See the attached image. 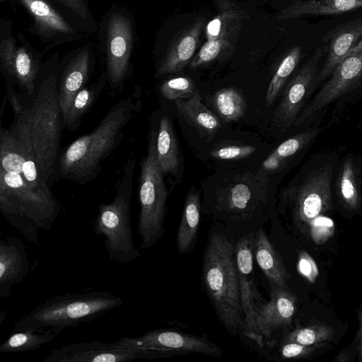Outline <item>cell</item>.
<instances>
[{
    "mask_svg": "<svg viewBox=\"0 0 362 362\" xmlns=\"http://www.w3.org/2000/svg\"><path fill=\"white\" fill-rule=\"evenodd\" d=\"M7 129L0 131V211L29 242L39 244L38 232L52 230L61 205Z\"/></svg>",
    "mask_w": 362,
    "mask_h": 362,
    "instance_id": "cell-1",
    "label": "cell"
},
{
    "mask_svg": "<svg viewBox=\"0 0 362 362\" xmlns=\"http://www.w3.org/2000/svg\"><path fill=\"white\" fill-rule=\"evenodd\" d=\"M59 55L42 64L34 94L23 98L21 110L7 129L26 156L37 165L51 186L56 173L63 117L58 89Z\"/></svg>",
    "mask_w": 362,
    "mask_h": 362,
    "instance_id": "cell-2",
    "label": "cell"
},
{
    "mask_svg": "<svg viewBox=\"0 0 362 362\" xmlns=\"http://www.w3.org/2000/svg\"><path fill=\"white\" fill-rule=\"evenodd\" d=\"M141 107L140 90L135 87L131 95L108 111L93 132L78 137L60 154L56 170L59 176L81 185L94 180Z\"/></svg>",
    "mask_w": 362,
    "mask_h": 362,
    "instance_id": "cell-3",
    "label": "cell"
},
{
    "mask_svg": "<svg viewBox=\"0 0 362 362\" xmlns=\"http://www.w3.org/2000/svg\"><path fill=\"white\" fill-rule=\"evenodd\" d=\"M202 281L216 315L227 331L235 335L243 329L234 245L223 233H211L203 257Z\"/></svg>",
    "mask_w": 362,
    "mask_h": 362,
    "instance_id": "cell-4",
    "label": "cell"
},
{
    "mask_svg": "<svg viewBox=\"0 0 362 362\" xmlns=\"http://www.w3.org/2000/svg\"><path fill=\"white\" fill-rule=\"evenodd\" d=\"M123 305L122 298L107 291L66 293L52 297L16 322L12 332L43 331L49 328L62 333L103 316Z\"/></svg>",
    "mask_w": 362,
    "mask_h": 362,
    "instance_id": "cell-5",
    "label": "cell"
},
{
    "mask_svg": "<svg viewBox=\"0 0 362 362\" xmlns=\"http://www.w3.org/2000/svg\"><path fill=\"white\" fill-rule=\"evenodd\" d=\"M136 158L132 152L122 167L116 194L109 204H101L94 223V233L105 236L109 259L119 263L133 262L141 256L133 241L131 200Z\"/></svg>",
    "mask_w": 362,
    "mask_h": 362,
    "instance_id": "cell-6",
    "label": "cell"
},
{
    "mask_svg": "<svg viewBox=\"0 0 362 362\" xmlns=\"http://www.w3.org/2000/svg\"><path fill=\"white\" fill-rule=\"evenodd\" d=\"M264 177L259 171L257 177H241L221 187L214 194L209 212L226 226L240 228L243 235L255 232L269 215L270 199Z\"/></svg>",
    "mask_w": 362,
    "mask_h": 362,
    "instance_id": "cell-7",
    "label": "cell"
},
{
    "mask_svg": "<svg viewBox=\"0 0 362 362\" xmlns=\"http://www.w3.org/2000/svg\"><path fill=\"white\" fill-rule=\"evenodd\" d=\"M148 139L147 154L141 162L139 186L140 214L137 228L142 250L156 245L164 234L168 198L164 174L157 160L154 138L151 133Z\"/></svg>",
    "mask_w": 362,
    "mask_h": 362,
    "instance_id": "cell-8",
    "label": "cell"
},
{
    "mask_svg": "<svg viewBox=\"0 0 362 362\" xmlns=\"http://www.w3.org/2000/svg\"><path fill=\"white\" fill-rule=\"evenodd\" d=\"M45 52L36 50L24 36L16 37L12 22L1 19L0 25V68L6 87L18 86L24 98L35 90Z\"/></svg>",
    "mask_w": 362,
    "mask_h": 362,
    "instance_id": "cell-9",
    "label": "cell"
},
{
    "mask_svg": "<svg viewBox=\"0 0 362 362\" xmlns=\"http://www.w3.org/2000/svg\"><path fill=\"white\" fill-rule=\"evenodd\" d=\"M105 74L112 89L122 86L132 71L133 21L129 13L116 7L108 11L103 25Z\"/></svg>",
    "mask_w": 362,
    "mask_h": 362,
    "instance_id": "cell-10",
    "label": "cell"
},
{
    "mask_svg": "<svg viewBox=\"0 0 362 362\" xmlns=\"http://www.w3.org/2000/svg\"><path fill=\"white\" fill-rule=\"evenodd\" d=\"M117 341L143 351L147 359L189 354L218 357L223 353L218 346L205 337L165 329H153L138 337L120 338Z\"/></svg>",
    "mask_w": 362,
    "mask_h": 362,
    "instance_id": "cell-11",
    "label": "cell"
},
{
    "mask_svg": "<svg viewBox=\"0 0 362 362\" xmlns=\"http://www.w3.org/2000/svg\"><path fill=\"white\" fill-rule=\"evenodd\" d=\"M332 168L326 165L312 172L296 188L286 190L281 200L291 204L293 218L298 226L310 223L331 204Z\"/></svg>",
    "mask_w": 362,
    "mask_h": 362,
    "instance_id": "cell-12",
    "label": "cell"
},
{
    "mask_svg": "<svg viewBox=\"0 0 362 362\" xmlns=\"http://www.w3.org/2000/svg\"><path fill=\"white\" fill-rule=\"evenodd\" d=\"M255 232L240 236L234 245L238 273L240 300L243 313L244 334L262 347L264 339L255 320L256 310L262 303L255 283L254 272L253 239Z\"/></svg>",
    "mask_w": 362,
    "mask_h": 362,
    "instance_id": "cell-13",
    "label": "cell"
},
{
    "mask_svg": "<svg viewBox=\"0 0 362 362\" xmlns=\"http://www.w3.org/2000/svg\"><path fill=\"white\" fill-rule=\"evenodd\" d=\"M30 16L29 31L35 35L44 46L46 53L52 47L78 40L86 37L61 13L46 0H16Z\"/></svg>",
    "mask_w": 362,
    "mask_h": 362,
    "instance_id": "cell-14",
    "label": "cell"
},
{
    "mask_svg": "<svg viewBox=\"0 0 362 362\" xmlns=\"http://www.w3.org/2000/svg\"><path fill=\"white\" fill-rule=\"evenodd\" d=\"M218 13L205 27L206 41L201 47L204 55L216 62L228 54L247 17L241 7L230 0H216Z\"/></svg>",
    "mask_w": 362,
    "mask_h": 362,
    "instance_id": "cell-15",
    "label": "cell"
},
{
    "mask_svg": "<svg viewBox=\"0 0 362 362\" xmlns=\"http://www.w3.org/2000/svg\"><path fill=\"white\" fill-rule=\"evenodd\" d=\"M329 79L299 114L298 125L325 108L362 79V39L338 64Z\"/></svg>",
    "mask_w": 362,
    "mask_h": 362,
    "instance_id": "cell-16",
    "label": "cell"
},
{
    "mask_svg": "<svg viewBox=\"0 0 362 362\" xmlns=\"http://www.w3.org/2000/svg\"><path fill=\"white\" fill-rule=\"evenodd\" d=\"M325 47L317 48L306 64L286 86L281 102L274 113L276 125L284 131L294 124L305 100L318 75V64Z\"/></svg>",
    "mask_w": 362,
    "mask_h": 362,
    "instance_id": "cell-17",
    "label": "cell"
},
{
    "mask_svg": "<svg viewBox=\"0 0 362 362\" xmlns=\"http://www.w3.org/2000/svg\"><path fill=\"white\" fill-rule=\"evenodd\" d=\"M147 359L141 351L123 346L117 341L100 340L79 342L52 351L42 359L45 362H127Z\"/></svg>",
    "mask_w": 362,
    "mask_h": 362,
    "instance_id": "cell-18",
    "label": "cell"
},
{
    "mask_svg": "<svg viewBox=\"0 0 362 362\" xmlns=\"http://www.w3.org/2000/svg\"><path fill=\"white\" fill-rule=\"evenodd\" d=\"M93 63L90 43L74 50L59 62L58 89L63 122L75 95L86 86Z\"/></svg>",
    "mask_w": 362,
    "mask_h": 362,
    "instance_id": "cell-19",
    "label": "cell"
},
{
    "mask_svg": "<svg viewBox=\"0 0 362 362\" xmlns=\"http://www.w3.org/2000/svg\"><path fill=\"white\" fill-rule=\"evenodd\" d=\"M26 247L18 237L6 235L0 240V297L7 298L15 285L30 272Z\"/></svg>",
    "mask_w": 362,
    "mask_h": 362,
    "instance_id": "cell-20",
    "label": "cell"
},
{
    "mask_svg": "<svg viewBox=\"0 0 362 362\" xmlns=\"http://www.w3.org/2000/svg\"><path fill=\"white\" fill-rule=\"evenodd\" d=\"M296 311V298L282 288H272L271 300L256 310V325L263 339L289 325Z\"/></svg>",
    "mask_w": 362,
    "mask_h": 362,
    "instance_id": "cell-21",
    "label": "cell"
},
{
    "mask_svg": "<svg viewBox=\"0 0 362 362\" xmlns=\"http://www.w3.org/2000/svg\"><path fill=\"white\" fill-rule=\"evenodd\" d=\"M362 39V17L338 25L322 38L329 42L327 59L318 73L316 84L329 76L338 64Z\"/></svg>",
    "mask_w": 362,
    "mask_h": 362,
    "instance_id": "cell-22",
    "label": "cell"
},
{
    "mask_svg": "<svg viewBox=\"0 0 362 362\" xmlns=\"http://www.w3.org/2000/svg\"><path fill=\"white\" fill-rule=\"evenodd\" d=\"M205 26V20L198 18L175 39L158 64L156 74L163 76L182 71L194 57Z\"/></svg>",
    "mask_w": 362,
    "mask_h": 362,
    "instance_id": "cell-23",
    "label": "cell"
},
{
    "mask_svg": "<svg viewBox=\"0 0 362 362\" xmlns=\"http://www.w3.org/2000/svg\"><path fill=\"white\" fill-rule=\"evenodd\" d=\"M253 254L272 288H285L288 278L287 271L262 228L255 232Z\"/></svg>",
    "mask_w": 362,
    "mask_h": 362,
    "instance_id": "cell-24",
    "label": "cell"
},
{
    "mask_svg": "<svg viewBox=\"0 0 362 362\" xmlns=\"http://www.w3.org/2000/svg\"><path fill=\"white\" fill-rule=\"evenodd\" d=\"M150 133L154 138L157 160L163 174L175 175L180 168L179 150L173 125L169 117L161 115L157 129L152 128Z\"/></svg>",
    "mask_w": 362,
    "mask_h": 362,
    "instance_id": "cell-25",
    "label": "cell"
},
{
    "mask_svg": "<svg viewBox=\"0 0 362 362\" xmlns=\"http://www.w3.org/2000/svg\"><path fill=\"white\" fill-rule=\"evenodd\" d=\"M362 8V0H296L281 10L278 20H288L303 16L336 15Z\"/></svg>",
    "mask_w": 362,
    "mask_h": 362,
    "instance_id": "cell-26",
    "label": "cell"
},
{
    "mask_svg": "<svg viewBox=\"0 0 362 362\" xmlns=\"http://www.w3.org/2000/svg\"><path fill=\"white\" fill-rule=\"evenodd\" d=\"M201 209L199 194L191 190L185 199L176 235L177 247L181 255L189 253L194 249L200 223Z\"/></svg>",
    "mask_w": 362,
    "mask_h": 362,
    "instance_id": "cell-27",
    "label": "cell"
},
{
    "mask_svg": "<svg viewBox=\"0 0 362 362\" xmlns=\"http://www.w3.org/2000/svg\"><path fill=\"white\" fill-rule=\"evenodd\" d=\"M198 90L189 99L174 101L179 114L192 126L208 134H214L221 127L218 117L201 102Z\"/></svg>",
    "mask_w": 362,
    "mask_h": 362,
    "instance_id": "cell-28",
    "label": "cell"
},
{
    "mask_svg": "<svg viewBox=\"0 0 362 362\" xmlns=\"http://www.w3.org/2000/svg\"><path fill=\"white\" fill-rule=\"evenodd\" d=\"M107 82L105 72L95 82L86 85L73 99L63 122L64 127L74 132L78 129L81 119L102 93Z\"/></svg>",
    "mask_w": 362,
    "mask_h": 362,
    "instance_id": "cell-29",
    "label": "cell"
},
{
    "mask_svg": "<svg viewBox=\"0 0 362 362\" xmlns=\"http://www.w3.org/2000/svg\"><path fill=\"white\" fill-rule=\"evenodd\" d=\"M60 334L52 328L43 331L26 329L12 332L0 344V353H18L37 349L54 341Z\"/></svg>",
    "mask_w": 362,
    "mask_h": 362,
    "instance_id": "cell-30",
    "label": "cell"
},
{
    "mask_svg": "<svg viewBox=\"0 0 362 362\" xmlns=\"http://www.w3.org/2000/svg\"><path fill=\"white\" fill-rule=\"evenodd\" d=\"M211 105L218 117L226 122L238 121L247 110L243 95L232 87L216 92L211 98Z\"/></svg>",
    "mask_w": 362,
    "mask_h": 362,
    "instance_id": "cell-31",
    "label": "cell"
},
{
    "mask_svg": "<svg viewBox=\"0 0 362 362\" xmlns=\"http://www.w3.org/2000/svg\"><path fill=\"white\" fill-rule=\"evenodd\" d=\"M317 132V129L308 130L282 142L264 160L259 171L265 174L280 169L288 158L294 155L305 146Z\"/></svg>",
    "mask_w": 362,
    "mask_h": 362,
    "instance_id": "cell-32",
    "label": "cell"
},
{
    "mask_svg": "<svg viewBox=\"0 0 362 362\" xmlns=\"http://www.w3.org/2000/svg\"><path fill=\"white\" fill-rule=\"evenodd\" d=\"M302 50L300 47H293L280 62L272 76L266 93V103L271 105L283 88L287 79L298 65Z\"/></svg>",
    "mask_w": 362,
    "mask_h": 362,
    "instance_id": "cell-33",
    "label": "cell"
},
{
    "mask_svg": "<svg viewBox=\"0 0 362 362\" xmlns=\"http://www.w3.org/2000/svg\"><path fill=\"white\" fill-rule=\"evenodd\" d=\"M160 95L168 100L189 99L197 91L192 80L185 76L169 78L160 86Z\"/></svg>",
    "mask_w": 362,
    "mask_h": 362,
    "instance_id": "cell-34",
    "label": "cell"
},
{
    "mask_svg": "<svg viewBox=\"0 0 362 362\" xmlns=\"http://www.w3.org/2000/svg\"><path fill=\"white\" fill-rule=\"evenodd\" d=\"M332 327L325 325H313L296 329L284 339V342L293 341L300 344L313 346L332 338Z\"/></svg>",
    "mask_w": 362,
    "mask_h": 362,
    "instance_id": "cell-35",
    "label": "cell"
},
{
    "mask_svg": "<svg viewBox=\"0 0 362 362\" xmlns=\"http://www.w3.org/2000/svg\"><path fill=\"white\" fill-rule=\"evenodd\" d=\"M340 192L344 201L350 207L357 206L358 194L355 183L352 161L346 160L343 165L339 181Z\"/></svg>",
    "mask_w": 362,
    "mask_h": 362,
    "instance_id": "cell-36",
    "label": "cell"
},
{
    "mask_svg": "<svg viewBox=\"0 0 362 362\" xmlns=\"http://www.w3.org/2000/svg\"><path fill=\"white\" fill-rule=\"evenodd\" d=\"M257 151V148L248 145H228L214 148L211 156L220 160H237L248 157Z\"/></svg>",
    "mask_w": 362,
    "mask_h": 362,
    "instance_id": "cell-37",
    "label": "cell"
},
{
    "mask_svg": "<svg viewBox=\"0 0 362 362\" xmlns=\"http://www.w3.org/2000/svg\"><path fill=\"white\" fill-rule=\"evenodd\" d=\"M311 236L315 242H321L327 239L334 229L333 221L326 216H318L310 223Z\"/></svg>",
    "mask_w": 362,
    "mask_h": 362,
    "instance_id": "cell-38",
    "label": "cell"
},
{
    "mask_svg": "<svg viewBox=\"0 0 362 362\" xmlns=\"http://www.w3.org/2000/svg\"><path fill=\"white\" fill-rule=\"evenodd\" d=\"M63 6L80 20L93 23V16L87 0H54Z\"/></svg>",
    "mask_w": 362,
    "mask_h": 362,
    "instance_id": "cell-39",
    "label": "cell"
},
{
    "mask_svg": "<svg viewBox=\"0 0 362 362\" xmlns=\"http://www.w3.org/2000/svg\"><path fill=\"white\" fill-rule=\"evenodd\" d=\"M315 349V345L307 346L296 342H284L280 349L281 356L284 358H298L308 356Z\"/></svg>",
    "mask_w": 362,
    "mask_h": 362,
    "instance_id": "cell-40",
    "label": "cell"
},
{
    "mask_svg": "<svg viewBox=\"0 0 362 362\" xmlns=\"http://www.w3.org/2000/svg\"><path fill=\"white\" fill-rule=\"evenodd\" d=\"M298 269L301 275L310 282H313L318 274V269L315 262L306 252H301L300 253Z\"/></svg>",
    "mask_w": 362,
    "mask_h": 362,
    "instance_id": "cell-41",
    "label": "cell"
},
{
    "mask_svg": "<svg viewBox=\"0 0 362 362\" xmlns=\"http://www.w3.org/2000/svg\"><path fill=\"white\" fill-rule=\"evenodd\" d=\"M358 349L359 352V358L362 361V317L360 323V328L358 332Z\"/></svg>",
    "mask_w": 362,
    "mask_h": 362,
    "instance_id": "cell-42",
    "label": "cell"
},
{
    "mask_svg": "<svg viewBox=\"0 0 362 362\" xmlns=\"http://www.w3.org/2000/svg\"><path fill=\"white\" fill-rule=\"evenodd\" d=\"M0 1H1V2H3V1H6V0H0Z\"/></svg>",
    "mask_w": 362,
    "mask_h": 362,
    "instance_id": "cell-43",
    "label": "cell"
}]
</instances>
